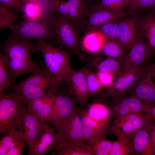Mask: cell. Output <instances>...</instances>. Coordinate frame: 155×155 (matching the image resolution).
<instances>
[{
  "label": "cell",
  "instance_id": "cell-1",
  "mask_svg": "<svg viewBox=\"0 0 155 155\" xmlns=\"http://www.w3.org/2000/svg\"><path fill=\"white\" fill-rule=\"evenodd\" d=\"M41 22L48 28L53 44L65 50L78 57L84 63L86 62L87 55L82 51L81 32L68 17L50 9Z\"/></svg>",
  "mask_w": 155,
  "mask_h": 155
},
{
  "label": "cell",
  "instance_id": "cell-2",
  "mask_svg": "<svg viewBox=\"0 0 155 155\" xmlns=\"http://www.w3.org/2000/svg\"><path fill=\"white\" fill-rule=\"evenodd\" d=\"M36 63L32 74L16 84L13 88L25 103L44 95L55 94L62 85L49 69L44 61Z\"/></svg>",
  "mask_w": 155,
  "mask_h": 155
},
{
  "label": "cell",
  "instance_id": "cell-3",
  "mask_svg": "<svg viewBox=\"0 0 155 155\" xmlns=\"http://www.w3.org/2000/svg\"><path fill=\"white\" fill-rule=\"evenodd\" d=\"M0 92V135L18 128L21 121L26 104L13 89Z\"/></svg>",
  "mask_w": 155,
  "mask_h": 155
},
{
  "label": "cell",
  "instance_id": "cell-4",
  "mask_svg": "<svg viewBox=\"0 0 155 155\" xmlns=\"http://www.w3.org/2000/svg\"><path fill=\"white\" fill-rule=\"evenodd\" d=\"M82 107H78L56 127L52 150L70 142L84 141L82 123L81 115Z\"/></svg>",
  "mask_w": 155,
  "mask_h": 155
},
{
  "label": "cell",
  "instance_id": "cell-5",
  "mask_svg": "<svg viewBox=\"0 0 155 155\" xmlns=\"http://www.w3.org/2000/svg\"><path fill=\"white\" fill-rule=\"evenodd\" d=\"M155 57V51L137 35L135 42L121 63V75L134 68L147 65Z\"/></svg>",
  "mask_w": 155,
  "mask_h": 155
},
{
  "label": "cell",
  "instance_id": "cell-6",
  "mask_svg": "<svg viewBox=\"0 0 155 155\" xmlns=\"http://www.w3.org/2000/svg\"><path fill=\"white\" fill-rule=\"evenodd\" d=\"M144 113H131L115 119L108 130L109 135L117 138L129 136L144 127L150 120Z\"/></svg>",
  "mask_w": 155,
  "mask_h": 155
},
{
  "label": "cell",
  "instance_id": "cell-7",
  "mask_svg": "<svg viewBox=\"0 0 155 155\" xmlns=\"http://www.w3.org/2000/svg\"><path fill=\"white\" fill-rule=\"evenodd\" d=\"M131 12L113 11L103 8L95 3L89 7L85 20L80 29L81 33L84 34L91 30L105 24L114 22L128 15Z\"/></svg>",
  "mask_w": 155,
  "mask_h": 155
},
{
  "label": "cell",
  "instance_id": "cell-8",
  "mask_svg": "<svg viewBox=\"0 0 155 155\" xmlns=\"http://www.w3.org/2000/svg\"><path fill=\"white\" fill-rule=\"evenodd\" d=\"M9 28L12 36L19 40L27 41L52 40L48 28L40 21L25 20L12 24Z\"/></svg>",
  "mask_w": 155,
  "mask_h": 155
},
{
  "label": "cell",
  "instance_id": "cell-9",
  "mask_svg": "<svg viewBox=\"0 0 155 155\" xmlns=\"http://www.w3.org/2000/svg\"><path fill=\"white\" fill-rule=\"evenodd\" d=\"M57 90L55 99L49 117V121L56 127L78 108L76 98L69 91L61 88Z\"/></svg>",
  "mask_w": 155,
  "mask_h": 155
},
{
  "label": "cell",
  "instance_id": "cell-10",
  "mask_svg": "<svg viewBox=\"0 0 155 155\" xmlns=\"http://www.w3.org/2000/svg\"><path fill=\"white\" fill-rule=\"evenodd\" d=\"M153 73L144 69L127 94L147 105L155 104V83Z\"/></svg>",
  "mask_w": 155,
  "mask_h": 155
},
{
  "label": "cell",
  "instance_id": "cell-11",
  "mask_svg": "<svg viewBox=\"0 0 155 155\" xmlns=\"http://www.w3.org/2000/svg\"><path fill=\"white\" fill-rule=\"evenodd\" d=\"M145 66L128 71L116 78L111 86L107 88L101 95V100L117 97L127 93L133 87L144 69Z\"/></svg>",
  "mask_w": 155,
  "mask_h": 155
},
{
  "label": "cell",
  "instance_id": "cell-12",
  "mask_svg": "<svg viewBox=\"0 0 155 155\" xmlns=\"http://www.w3.org/2000/svg\"><path fill=\"white\" fill-rule=\"evenodd\" d=\"M144 105L135 97L126 93L111 98L108 106L115 119L131 113L144 112Z\"/></svg>",
  "mask_w": 155,
  "mask_h": 155
},
{
  "label": "cell",
  "instance_id": "cell-13",
  "mask_svg": "<svg viewBox=\"0 0 155 155\" xmlns=\"http://www.w3.org/2000/svg\"><path fill=\"white\" fill-rule=\"evenodd\" d=\"M53 44L47 43L44 40H37L32 42V52L38 51L41 53L46 66L59 83L61 85L64 82L67 84V80L53 53L52 49Z\"/></svg>",
  "mask_w": 155,
  "mask_h": 155
},
{
  "label": "cell",
  "instance_id": "cell-14",
  "mask_svg": "<svg viewBox=\"0 0 155 155\" xmlns=\"http://www.w3.org/2000/svg\"><path fill=\"white\" fill-rule=\"evenodd\" d=\"M32 42L16 38L12 35L1 44L0 48L8 60L32 61L31 56Z\"/></svg>",
  "mask_w": 155,
  "mask_h": 155
},
{
  "label": "cell",
  "instance_id": "cell-15",
  "mask_svg": "<svg viewBox=\"0 0 155 155\" xmlns=\"http://www.w3.org/2000/svg\"><path fill=\"white\" fill-rule=\"evenodd\" d=\"M127 16L116 20L119 28V34L117 40L129 51L136 39L137 23L140 16Z\"/></svg>",
  "mask_w": 155,
  "mask_h": 155
},
{
  "label": "cell",
  "instance_id": "cell-16",
  "mask_svg": "<svg viewBox=\"0 0 155 155\" xmlns=\"http://www.w3.org/2000/svg\"><path fill=\"white\" fill-rule=\"evenodd\" d=\"M70 92L77 99L82 108L88 104L89 95L84 67L73 70L70 78Z\"/></svg>",
  "mask_w": 155,
  "mask_h": 155
},
{
  "label": "cell",
  "instance_id": "cell-17",
  "mask_svg": "<svg viewBox=\"0 0 155 155\" xmlns=\"http://www.w3.org/2000/svg\"><path fill=\"white\" fill-rule=\"evenodd\" d=\"M137 35L155 51V13L150 11L140 16L137 23Z\"/></svg>",
  "mask_w": 155,
  "mask_h": 155
},
{
  "label": "cell",
  "instance_id": "cell-18",
  "mask_svg": "<svg viewBox=\"0 0 155 155\" xmlns=\"http://www.w3.org/2000/svg\"><path fill=\"white\" fill-rule=\"evenodd\" d=\"M131 145V154L135 155H154L149 133L144 127L128 136Z\"/></svg>",
  "mask_w": 155,
  "mask_h": 155
},
{
  "label": "cell",
  "instance_id": "cell-19",
  "mask_svg": "<svg viewBox=\"0 0 155 155\" xmlns=\"http://www.w3.org/2000/svg\"><path fill=\"white\" fill-rule=\"evenodd\" d=\"M89 56V58L87 56L88 67L93 68L96 71L112 72L115 74V78L121 75V63L119 61L110 57H104L99 55Z\"/></svg>",
  "mask_w": 155,
  "mask_h": 155
},
{
  "label": "cell",
  "instance_id": "cell-20",
  "mask_svg": "<svg viewBox=\"0 0 155 155\" xmlns=\"http://www.w3.org/2000/svg\"><path fill=\"white\" fill-rule=\"evenodd\" d=\"M7 62L9 79L13 88L16 84V79L18 77L32 73L36 66V62L33 60L7 59Z\"/></svg>",
  "mask_w": 155,
  "mask_h": 155
},
{
  "label": "cell",
  "instance_id": "cell-21",
  "mask_svg": "<svg viewBox=\"0 0 155 155\" xmlns=\"http://www.w3.org/2000/svg\"><path fill=\"white\" fill-rule=\"evenodd\" d=\"M51 8L49 0H36L25 3L23 13L25 20L40 21Z\"/></svg>",
  "mask_w": 155,
  "mask_h": 155
},
{
  "label": "cell",
  "instance_id": "cell-22",
  "mask_svg": "<svg viewBox=\"0 0 155 155\" xmlns=\"http://www.w3.org/2000/svg\"><path fill=\"white\" fill-rule=\"evenodd\" d=\"M67 1L68 17L80 30L86 17L90 6L77 0H68Z\"/></svg>",
  "mask_w": 155,
  "mask_h": 155
},
{
  "label": "cell",
  "instance_id": "cell-23",
  "mask_svg": "<svg viewBox=\"0 0 155 155\" xmlns=\"http://www.w3.org/2000/svg\"><path fill=\"white\" fill-rule=\"evenodd\" d=\"M86 110L90 117L102 123L110 125L112 120L114 119L109 106L100 102L88 104Z\"/></svg>",
  "mask_w": 155,
  "mask_h": 155
},
{
  "label": "cell",
  "instance_id": "cell-24",
  "mask_svg": "<svg viewBox=\"0 0 155 155\" xmlns=\"http://www.w3.org/2000/svg\"><path fill=\"white\" fill-rule=\"evenodd\" d=\"M83 140L75 141L66 144L52 151V155H92L86 144Z\"/></svg>",
  "mask_w": 155,
  "mask_h": 155
},
{
  "label": "cell",
  "instance_id": "cell-25",
  "mask_svg": "<svg viewBox=\"0 0 155 155\" xmlns=\"http://www.w3.org/2000/svg\"><path fill=\"white\" fill-rule=\"evenodd\" d=\"M128 52L117 40L105 39L97 55L105 56L114 58H118L121 63Z\"/></svg>",
  "mask_w": 155,
  "mask_h": 155
},
{
  "label": "cell",
  "instance_id": "cell-26",
  "mask_svg": "<svg viewBox=\"0 0 155 155\" xmlns=\"http://www.w3.org/2000/svg\"><path fill=\"white\" fill-rule=\"evenodd\" d=\"M56 132L49 126L40 140L28 152V155H42L51 151Z\"/></svg>",
  "mask_w": 155,
  "mask_h": 155
},
{
  "label": "cell",
  "instance_id": "cell-27",
  "mask_svg": "<svg viewBox=\"0 0 155 155\" xmlns=\"http://www.w3.org/2000/svg\"><path fill=\"white\" fill-rule=\"evenodd\" d=\"M0 141V155H5L11 148L24 140V132L18 129L7 133Z\"/></svg>",
  "mask_w": 155,
  "mask_h": 155
},
{
  "label": "cell",
  "instance_id": "cell-28",
  "mask_svg": "<svg viewBox=\"0 0 155 155\" xmlns=\"http://www.w3.org/2000/svg\"><path fill=\"white\" fill-rule=\"evenodd\" d=\"M52 46L54 56L60 66L65 74L68 80L69 86L70 85V78L73 70L70 63V54L67 51L60 47Z\"/></svg>",
  "mask_w": 155,
  "mask_h": 155
},
{
  "label": "cell",
  "instance_id": "cell-29",
  "mask_svg": "<svg viewBox=\"0 0 155 155\" xmlns=\"http://www.w3.org/2000/svg\"><path fill=\"white\" fill-rule=\"evenodd\" d=\"M50 125L46 122H42L34 127L24 131V141L28 146V151L40 140Z\"/></svg>",
  "mask_w": 155,
  "mask_h": 155
},
{
  "label": "cell",
  "instance_id": "cell-30",
  "mask_svg": "<svg viewBox=\"0 0 155 155\" xmlns=\"http://www.w3.org/2000/svg\"><path fill=\"white\" fill-rule=\"evenodd\" d=\"M87 142L86 144L92 155H110L113 141L106 136Z\"/></svg>",
  "mask_w": 155,
  "mask_h": 155
},
{
  "label": "cell",
  "instance_id": "cell-31",
  "mask_svg": "<svg viewBox=\"0 0 155 155\" xmlns=\"http://www.w3.org/2000/svg\"><path fill=\"white\" fill-rule=\"evenodd\" d=\"M105 39L102 36H84L82 39L81 48L89 55H98L101 49Z\"/></svg>",
  "mask_w": 155,
  "mask_h": 155
},
{
  "label": "cell",
  "instance_id": "cell-32",
  "mask_svg": "<svg viewBox=\"0 0 155 155\" xmlns=\"http://www.w3.org/2000/svg\"><path fill=\"white\" fill-rule=\"evenodd\" d=\"M88 33L98 34L105 39L117 40L119 34V26L116 21L105 24L93 29Z\"/></svg>",
  "mask_w": 155,
  "mask_h": 155
},
{
  "label": "cell",
  "instance_id": "cell-33",
  "mask_svg": "<svg viewBox=\"0 0 155 155\" xmlns=\"http://www.w3.org/2000/svg\"><path fill=\"white\" fill-rule=\"evenodd\" d=\"M81 115L83 126L105 135L108 133L110 125L98 122L91 118L87 114L86 108H82Z\"/></svg>",
  "mask_w": 155,
  "mask_h": 155
},
{
  "label": "cell",
  "instance_id": "cell-34",
  "mask_svg": "<svg viewBox=\"0 0 155 155\" xmlns=\"http://www.w3.org/2000/svg\"><path fill=\"white\" fill-rule=\"evenodd\" d=\"M89 97H92L99 93L104 88L102 86L96 74L90 68L84 67Z\"/></svg>",
  "mask_w": 155,
  "mask_h": 155
},
{
  "label": "cell",
  "instance_id": "cell-35",
  "mask_svg": "<svg viewBox=\"0 0 155 155\" xmlns=\"http://www.w3.org/2000/svg\"><path fill=\"white\" fill-rule=\"evenodd\" d=\"M113 141L110 155H128L131 154V148L128 136H121Z\"/></svg>",
  "mask_w": 155,
  "mask_h": 155
},
{
  "label": "cell",
  "instance_id": "cell-36",
  "mask_svg": "<svg viewBox=\"0 0 155 155\" xmlns=\"http://www.w3.org/2000/svg\"><path fill=\"white\" fill-rule=\"evenodd\" d=\"M13 9L0 5V30L9 28L19 17Z\"/></svg>",
  "mask_w": 155,
  "mask_h": 155
},
{
  "label": "cell",
  "instance_id": "cell-37",
  "mask_svg": "<svg viewBox=\"0 0 155 155\" xmlns=\"http://www.w3.org/2000/svg\"><path fill=\"white\" fill-rule=\"evenodd\" d=\"M13 88L9 79L7 58L0 52V92L5 90Z\"/></svg>",
  "mask_w": 155,
  "mask_h": 155
},
{
  "label": "cell",
  "instance_id": "cell-38",
  "mask_svg": "<svg viewBox=\"0 0 155 155\" xmlns=\"http://www.w3.org/2000/svg\"><path fill=\"white\" fill-rule=\"evenodd\" d=\"M96 4L106 9L117 12H122L128 9L127 0H97Z\"/></svg>",
  "mask_w": 155,
  "mask_h": 155
},
{
  "label": "cell",
  "instance_id": "cell-39",
  "mask_svg": "<svg viewBox=\"0 0 155 155\" xmlns=\"http://www.w3.org/2000/svg\"><path fill=\"white\" fill-rule=\"evenodd\" d=\"M55 99V94L53 95L37 111L35 114L42 122H50L49 117Z\"/></svg>",
  "mask_w": 155,
  "mask_h": 155
},
{
  "label": "cell",
  "instance_id": "cell-40",
  "mask_svg": "<svg viewBox=\"0 0 155 155\" xmlns=\"http://www.w3.org/2000/svg\"><path fill=\"white\" fill-rule=\"evenodd\" d=\"M42 122L37 115L29 111L26 107L21 121L24 131L35 127Z\"/></svg>",
  "mask_w": 155,
  "mask_h": 155
},
{
  "label": "cell",
  "instance_id": "cell-41",
  "mask_svg": "<svg viewBox=\"0 0 155 155\" xmlns=\"http://www.w3.org/2000/svg\"><path fill=\"white\" fill-rule=\"evenodd\" d=\"M55 94L45 95L28 101L26 103V109L29 111L35 114L46 102Z\"/></svg>",
  "mask_w": 155,
  "mask_h": 155
},
{
  "label": "cell",
  "instance_id": "cell-42",
  "mask_svg": "<svg viewBox=\"0 0 155 155\" xmlns=\"http://www.w3.org/2000/svg\"><path fill=\"white\" fill-rule=\"evenodd\" d=\"M97 77L102 86L104 88L110 87L113 84L115 78L114 73L109 71H96Z\"/></svg>",
  "mask_w": 155,
  "mask_h": 155
},
{
  "label": "cell",
  "instance_id": "cell-43",
  "mask_svg": "<svg viewBox=\"0 0 155 155\" xmlns=\"http://www.w3.org/2000/svg\"><path fill=\"white\" fill-rule=\"evenodd\" d=\"M51 8L53 11L69 17L67 1L65 0H49Z\"/></svg>",
  "mask_w": 155,
  "mask_h": 155
},
{
  "label": "cell",
  "instance_id": "cell-44",
  "mask_svg": "<svg viewBox=\"0 0 155 155\" xmlns=\"http://www.w3.org/2000/svg\"><path fill=\"white\" fill-rule=\"evenodd\" d=\"M0 4L11 8L16 12L23 13L25 3L22 0H0Z\"/></svg>",
  "mask_w": 155,
  "mask_h": 155
},
{
  "label": "cell",
  "instance_id": "cell-45",
  "mask_svg": "<svg viewBox=\"0 0 155 155\" xmlns=\"http://www.w3.org/2000/svg\"><path fill=\"white\" fill-rule=\"evenodd\" d=\"M153 0H136L129 6L128 11L132 12L145 8H150L152 6Z\"/></svg>",
  "mask_w": 155,
  "mask_h": 155
},
{
  "label": "cell",
  "instance_id": "cell-46",
  "mask_svg": "<svg viewBox=\"0 0 155 155\" xmlns=\"http://www.w3.org/2000/svg\"><path fill=\"white\" fill-rule=\"evenodd\" d=\"M155 120H150L145 125L144 127L148 131L150 135V141L151 146L155 149Z\"/></svg>",
  "mask_w": 155,
  "mask_h": 155
},
{
  "label": "cell",
  "instance_id": "cell-47",
  "mask_svg": "<svg viewBox=\"0 0 155 155\" xmlns=\"http://www.w3.org/2000/svg\"><path fill=\"white\" fill-rule=\"evenodd\" d=\"M24 140H22L19 144L9 150L5 155H22L25 146Z\"/></svg>",
  "mask_w": 155,
  "mask_h": 155
},
{
  "label": "cell",
  "instance_id": "cell-48",
  "mask_svg": "<svg viewBox=\"0 0 155 155\" xmlns=\"http://www.w3.org/2000/svg\"><path fill=\"white\" fill-rule=\"evenodd\" d=\"M144 113L148 116L150 119L155 121V104H145Z\"/></svg>",
  "mask_w": 155,
  "mask_h": 155
},
{
  "label": "cell",
  "instance_id": "cell-49",
  "mask_svg": "<svg viewBox=\"0 0 155 155\" xmlns=\"http://www.w3.org/2000/svg\"><path fill=\"white\" fill-rule=\"evenodd\" d=\"M144 69L152 72L155 77V62L153 63H149L145 66Z\"/></svg>",
  "mask_w": 155,
  "mask_h": 155
},
{
  "label": "cell",
  "instance_id": "cell-50",
  "mask_svg": "<svg viewBox=\"0 0 155 155\" xmlns=\"http://www.w3.org/2000/svg\"><path fill=\"white\" fill-rule=\"evenodd\" d=\"M82 2L85 3L88 5L89 6H91L94 4L96 1L95 0H77Z\"/></svg>",
  "mask_w": 155,
  "mask_h": 155
},
{
  "label": "cell",
  "instance_id": "cell-51",
  "mask_svg": "<svg viewBox=\"0 0 155 155\" xmlns=\"http://www.w3.org/2000/svg\"><path fill=\"white\" fill-rule=\"evenodd\" d=\"M150 11L155 13V0H153V5L149 9Z\"/></svg>",
  "mask_w": 155,
  "mask_h": 155
},
{
  "label": "cell",
  "instance_id": "cell-52",
  "mask_svg": "<svg viewBox=\"0 0 155 155\" xmlns=\"http://www.w3.org/2000/svg\"><path fill=\"white\" fill-rule=\"evenodd\" d=\"M136 0H127L129 4V5L135 2Z\"/></svg>",
  "mask_w": 155,
  "mask_h": 155
},
{
  "label": "cell",
  "instance_id": "cell-53",
  "mask_svg": "<svg viewBox=\"0 0 155 155\" xmlns=\"http://www.w3.org/2000/svg\"><path fill=\"white\" fill-rule=\"evenodd\" d=\"M36 0H25V3H26L28 2L33 1Z\"/></svg>",
  "mask_w": 155,
  "mask_h": 155
},
{
  "label": "cell",
  "instance_id": "cell-54",
  "mask_svg": "<svg viewBox=\"0 0 155 155\" xmlns=\"http://www.w3.org/2000/svg\"><path fill=\"white\" fill-rule=\"evenodd\" d=\"M22 0L25 3V0Z\"/></svg>",
  "mask_w": 155,
  "mask_h": 155
}]
</instances>
